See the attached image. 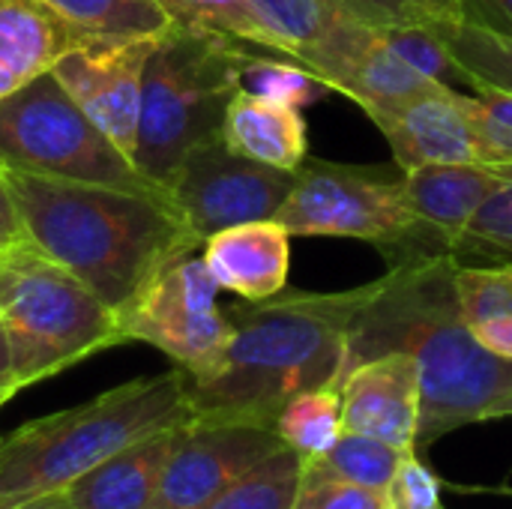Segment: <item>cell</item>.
Instances as JSON below:
<instances>
[{
  "mask_svg": "<svg viewBox=\"0 0 512 509\" xmlns=\"http://www.w3.org/2000/svg\"><path fill=\"white\" fill-rule=\"evenodd\" d=\"M462 18L512 33V0H465Z\"/></svg>",
  "mask_w": 512,
  "mask_h": 509,
  "instance_id": "cell-36",
  "label": "cell"
},
{
  "mask_svg": "<svg viewBox=\"0 0 512 509\" xmlns=\"http://www.w3.org/2000/svg\"><path fill=\"white\" fill-rule=\"evenodd\" d=\"M180 426L162 429L123 447L120 453L108 456L93 471L69 483L63 492L75 509H147Z\"/></svg>",
  "mask_w": 512,
  "mask_h": 509,
  "instance_id": "cell-18",
  "label": "cell"
},
{
  "mask_svg": "<svg viewBox=\"0 0 512 509\" xmlns=\"http://www.w3.org/2000/svg\"><path fill=\"white\" fill-rule=\"evenodd\" d=\"M438 87H447V84L432 81V78L420 75L417 69H411L384 42L381 30H375V36L366 42V48L360 51V57L354 60V66L348 69V75L342 78L336 93H345L348 99H354L375 120V117H381L417 96H426Z\"/></svg>",
  "mask_w": 512,
  "mask_h": 509,
  "instance_id": "cell-20",
  "label": "cell"
},
{
  "mask_svg": "<svg viewBox=\"0 0 512 509\" xmlns=\"http://www.w3.org/2000/svg\"><path fill=\"white\" fill-rule=\"evenodd\" d=\"M222 141L231 153L285 171H297L309 153L300 108L279 105L246 90H237L225 111Z\"/></svg>",
  "mask_w": 512,
  "mask_h": 509,
  "instance_id": "cell-19",
  "label": "cell"
},
{
  "mask_svg": "<svg viewBox=\"0 0 512 509\" xmlns=\"http://www.w3.org/2000/svg\"><path fill=\"white\" fill-rule=\"evenodd\" d=\"M255 6L279 36L285 57L300 66H306L330 42L345 18H351L330 0H255Z\"/></svg>",
  "mask_w": 512,
  "mask_h": 509,
  "instance_id": "cell-23",
  "label": "cell"
},
{
  "mask_svg": "<svg viewBox=\"0 0 512 509\" xmlns=\"http://www.w3.org/2000/svg\"><path fill=\"white\" fill-rule=\"evenodd\" d=\"M294 509H390L387 495L303 468Z\"/></svg>",
  "mask_w": 512,
  "mask_h": 509,
  "instance_id": "cell-32",
  "label": "cell"
},
{
  "mask_svg": "<svg viewBox=\"0 0 512 509\" xmlns=\"http://www.w3.org/2000/svg\"><path fill=\"white\" fill-rule=\"evenodd\" d=\"M390 509H447L441 501V483L420 456H408L384 489Z\"/></svg>",
  "mask_w": 512,
  "mask_h": 509,
  "instance_id": "cell-33",
  "label": "cell"
},
{
  "mask_svg": "<svg viewBox=\"0 0 512 509\" xmlns=\"http://www.w3.org/2000/svg\"><path fill=\"white\" fill-rule=\"evenodd\" d=\"M411 354L420 375L417 456L438 438L512 417V360L492 354L462 318L453 258L390 267L345 339V375L384 354Z\"/></svg>",
  "mask_w": 512,
  "mask_h": 509,
  "instance_id": "cell-1",
  "label": "cell"
},
{
  "mask_svg": "<svg viewBox=\"0 0 512 509\" xmlns=\"http://www.w3.org/2000/svg\"><path fill=\"white\" fill-rule=\"evenodd\" d=\"M273 219L291 237H357L378 249L414 225L405 177L309 156Z\"/></svg>",
  "mask_w": 512,
  "mask_h": 509,
  "instance_id": "cell-9",
  "label": "cell"
},
{
  "mask_svg": "<svg viewBox=\"0 0 512 509\" xmlns=\"http://www.w3.org/2000/svg\"><path fill=\"white\" fill-rule=\"evenodd\" d=\"M243 42L186 24H168L144 66L135 165L171 186L186 156L222 138L225 111L240 87Z\"/></svg>",
  "mask_w": 512,
  "mask_h": 509,
  "instance_id": "cell-5",
  "label": "cell"
},
{
  "mask_svg": "<svg viewBox=\"0 0 512 509\" xmlns=\"http://www.w3.org/2000/svg\"><path fill=\"white\" fill-rule=\"evenodd\" d=\"M81 33L45 0H0V99L60 60Z\"/></svg>",
  "mask_w": 512,
  "mask_h": 509,
  "instance_id": "cell-17",
  "label": "cell"
},
{
  "mask_svg": "<svg viewBox=\"0 0 512 509\" xmlns=\"http://www.w3.org/2000/svg\"><path fill=\"white\" fill-rule=\"evenodd\" d=\"M21 390L18 378H15V366H12V348H9V336L6 327L0 321V408Z\"/></svg>",
  "mask_w": 512,
  "mask_h": 509,
  "instance_id": "cell-39",
  "label": "cell"
},
{
  "mask_svg": "<svg viewBox=\"0 0 512 509\" xmlns=\"http://www.w3.org/2000/svg\"><path fill=\"white\" fill-rule=\"evenodd\" d=\"M21 243H27L24 225H21V213H18L15 198H12V192L6 186V177L0 171V255L12 252Z\"/></svg>",
  "mask_w": 512,
  "mask_h": 509,
  "instance_id": "cell-35",
  "label": "cell"
},
{
  "mask_svg": "<svg viewBox=\"0 0 512 509\" xmlns=\"http://www.w3.org/2000/svg\"><path fill=\"white\" fill-rule=\"evenodd\" d=\"M372 123L387 135L402 171L477 162L471 96L456 87H438L375 117Z\"/></svg>",
  "mask_w": 512,
  "mask_h": 509,
  "instance_id": "cell-14",
  "label": "cell"
},
{
  "mask_svg": "<svg viewBox=\"0 0 512 509\" xmlns=\"http://www.w3.org/2000/svg\"><path fill=\"white\" fill-rule=\"evenodd\" d=\"M450 258L456 267H501L512 264V180L492 192L453 240Z\"/></svg>",
  "mask_w": 512,
  "mask_h": 509,
  "instance_id": "cell-28",
  "label": "cell"
},
{
  "mask_svg": "<svg viewBox=\"0 0 512 509\" xmlns=\"http://www.w3.org/2000/svg\"><path fill=\"white\" fill-rule=\"evenodd\" d=\"M0 171L171 198L72 102L51 72L0 99Z\"/></svg>",
  "mask_w": 512,
  "mask_h": 509,
  "instance_id": "cell-7",
  "label": "cell"
},
{
  "mask_svg": "<svg viewBox=\"0 0 512 509\" xmlns=\"http://www.w3.org/2000/svg\"><path fill=\"white\" fill-rule=\"evenodd\" d=\"M273 432L303 462L324 456L345 432L342 429V390L336 384H327V387H315V390L294 396L279 411Z\"/></svg>",
  "mask_w": 512,
  "mask_h": 509,
  "instance_id": "cell-21",
  "label": "cell"
},
{
  "mask_svg": "<svg viewBox=\"0 0 512 509\" xmlns=\"http://www.w3.org/2000/svg\"><path fill=\"white\" fill-rule=\"evenodd\" d=\"M474 90V96L480 99V105L495 114L501 123L512 126V90H501V87H492V84H483V81H471L468 84Z\"/></svg>",
  "mask_w": 512,
  "mask_h": 509,
  "instance_id": "cell-38",
  "label": "cell"
},
{
  "mask_svg": "<svg viewBox=\"0 0 512 509\" xmlns=\"http://www.w3.org/2000/svg\"><path fill=\"white\" fill-rule=\"evenodd\" d=\"M453 60L471 81L512 90V33L474 21H435Z\"/></svg>",
  "mask_w": 512,
  "mask_h": 509,
  "instance_id": "cell-27",
  "label": "cell"
},
{
  "mask_svg": "<svg viewBox=\"0 0 512 509\" xmlns=\"http://www.w3.org/2000/svg\"><path fill=\"white\" fill-rule=\"evenodd\" d=\"M81 36H159L171 18L159 0H45Z\"/></svg>",
  "mask_w": 512,
  "mask_h": 509,
  "instance_id": "cell-24",
  "label": "cell"
},
{
  "mask_svg": "<svg viewBox=\"0 0 512 509\" xmlns=\"http://www.w3.org/2000/svg\"><path fill=\"white\" fill-rule=\"evenodd\" d=\"M189 420L186 372L126 381L0 438V509L63 492L123 447Z\"/></svg>",
  "mask_w": 512,
  "mask_h": 509,
  "instance_id": "cell-4",
  "label": "cell"
},
{
  "mask_svg": "<svg viewBox=\"0 0 512 509\" xmlns=\"http://www.w3.org/2000/svg\"><path fill=\"white\" fill-rule=\"evenodd\" d=\"M219 291L201 246L177 252L114 312L120 339L153 345L186 378H201L213 369L231 336Z\"/></svg>",
  "mask_w": 512,
  "mask_h": 509,
  "instance_id": "cell-8",
  "label": "cell"
},
{
  "mask_svg": "<svg viewBox=\"0 0 512 509\" xmlns=\"http://www.w3.org/2000/svg\"><path fill=\"white\" fill-rule=\"evenodd\" d=\"M474 336L498 357L512 360V315L510 318H492V321H483V324H474L471 327Z\"/></svg>",
  "mask_w": 512,
  "mask_h": 509,
  "instance_id": "cell-37",
  "label": "cell"
},
{
  "mask_svg": "<svg viewBox=\"0 0 512 509\" xmlns=\"http://www.w3.org/2000/svg\"><path fill=\"white\" fill-rule=\"evenodd\" d=\"M342 429L417 453L420 375L411 354H384L354 366L342 381Z\"/></svg>",
  "mask_w": 512,
  "mask_h": 509,
  "instance_id": "cell-13",
  "label": "cell"
},
{
  "mask_svg": "<svg viewBox=\"0 0 512 509\" xmlns=\"http://www.w3.org/2000/svg\"><path fill=\"white\" fill-rule=\"evenodd\" d=\"M384 42L411 66L417 69L420 75L432 78V81H441L447 87H456V84H468V75L462 72V66L453 60L444 36L438 33L435 21L426 18V21H417V24H405V27H390V30H381Z\"/></svg>",
  "mask_w": 512,
  "mask_h": 509,
  "instance_id": "cell-30",
  "label": "cell"
},
{
  "mask_svg": "<svg viewBox=\"0 0 512 509\" xmlns=\"http://www.w3.org/2000/svg\"><path fill=\"white\" fill-rule=\"evenodd\" d=\"M414 456L402 447H393L387 441L369 438V435H354V432H342L339 441L318 459H306L303 468L321 477H333V480H345L363 489H375L384 492L393 480V474L399 471V465Z\"/></svg>",
  "mask_w": 512,
  "mask_h": 509,
  "instance_id": "cell-22",
  "label": "cell"
},
{
  "mask_svg": "<svg viewBox=\"0 0 512 509\" xmlns=\"http://www.w3.org/2000/svg\"><path fill=\"white\" fill-rule=\"evenodd\" d=\"M330 3L372 30H390V27L426 21V15L411 0H330Z\"/></svg>",
  "mask_w": 512,
  "mask_h": 509,
  "instance_id": "cell-34",
  "label": "cell"
},
{
  "mask_svg": "<svg viewBox=\"0 0 512 509\" xmlns=\"http://www.w3.org/2000/svg\"><path fill=\"white\" fill-rule=\"evenodd\" d=\"M156 36H81L51 75L72 102L135 162L144 66Z\"/></svg>",
  "mask_w": 512,
  "mask_h": 509,
  "instance_id": "cell-11",
  "label": "cell"
},
{
  "mask_svg": "<svg viewBox=\"0 0 512 509\" xmlns=\"http://www.w3.org/2000/svg\"><path fill=\"white\" fill-rule=\"evenodd\" d=\"M375 282L336 294H276L228 306L231 336L201 378H186L189 420L273 429L300 393L342 387L345 339Z\"/></svg>",
  "mask_w": 512,
  "mask_h": 509,
  "instance_id": "cell-2",
  "label": "cell"
},
{
  "mask_svg": "<svg viewBox=\"0 0 512 509\" xmlns=\"http://www.w3.org/2000/svg\"><path fill=\"white\" fill-rule=\"evenodd\" d=\"M0 321L21 390L123 345L114 312L30 243L0 255Z\"/></svg>",
  "mask_w": 512,
  "mask_h": 509,
  "instance_id": "cell-6",
  "label": "cell"
},
{
  "mask_svg": "<svg viewBox=\"0 0 512 509\" xmlns=\"http://www.w3.org/2000/svg\"><path fill=\"white\" fill-rule=\"evenodd\" d=\"M512 180V168L459 162V165H426L405 171V195L414 219L435 231L447 249L465 231L480 204Z\"/></svg>",
  "mask_w": 512,
  "mask_h": 509,
  "instance_id": "cell-16",
  "label": "cell"
},
{
  "mask_svg": "<svg viewBox=\"0 0 512 509\" xmlns=\"http://www.w3.org/2000/svg\"><path fill=\"white\" fill-rule=\"evenodd\" d=\"M432 21H459L465 0H411Z\"/></svg>",
  "mask_w": 512,
  "mask_h": 509,
  "instance_id": "cell-40",
  "label": "cell"
},
{
  "mask_svg": "<svg viewBox=\"0 0 512 509\" xmlns=\"http://www.w3.org/2000/svg\"><path fill=\"white\" fill-rule=\"evenodd\" d=\"M24 237L117 312L168 258L204 246L174 198L3 171Z\"/></svg>",
  "mask_w": 512,
  "mask_h": 509,
  "instance_id": "cell-3",
  "label": "cell"
},
{
  "mask_svg": "<svg viewBox=\"0 0 512 509\" xmlns=\"http://www.w3.org/2000/svg\"><path fill=\"white\" fill-rule=\"evenodd\" d=\"M159 6L168 12L174 24L225 33L243 45L267 48L270 54L285 57L279 36L264 21L255 0H159Z\"/></svg>",
  "mask_w": 512,
  "mask_h": 509,
  "instance_id": "cell-26",
  "label": "cell"
},
{
  "mask_svg": "<svg viewBox=\"0 0 512 509\" xmlns=\"http://www.w3.org/2000/svg\"><path fill=\"white\" fill-rule=\"evenodd\" d=\"M303 459L282 447L195 509H294Z\"/></svg>",
  "mask_w": 512,
  "mask_h": 509,
  "instance_id": "cell-25",
  "label": "cell"
},
{
  "mask_svg": "<svg viewBox=\"0 0 512 509\" xmlns=\"http://www.w3.org/2000/svg\"><path fill=\"white\" fill-rule=\"evenodd\" d=\"M456 294L462 318L474 327L512 315V264L456 267Z\"/></svg>",
  "mask_w": 512,
  "mask_h": 509,
  "instance_id": "cell-31",
  "label": "cell"
},
{
  "mask_svg": "<svg viewBox=\"0 0 512 509\" xmlns=\"http://www.w3.org/2000/svg\"><path fill=\"white\" fill-rule=\"evenodd\" d=\"M294 174L231 153L216 138L186 156L168 192L189 231L204 243L225 228L273 219L294 186Z\"/></svg>",
  "mask_w": 512,
  "mask_h": 509,
  "instance_id": "cell-10",
  "label": "cell"
},
{
  "mask_svg": "<svg viewBox=\"0 0 512 509\" xmlns=\"http://www.w3.org/2000/svg\"><path fill=\"white\" fill-rule=\"evenodd\" d=\"M201 255L222 291L258 303L282 294L288 285L291 234L276 219H258L207 237Z\"/></svg>",
  "mask_w": 512,
  "mask_h": 509,
  "instance_id": "cell-15",
  "label": "cell"
},
{
  "mask_svg": "<svg viewBox=\"0 0 512 509\" xmlns=\"http://www.w3.org/2000/svg\"><path fill=\"white\" fill-rule=\"evenodd\" d=\"M273 429L186 420L177 429L156 495L147 509H195L282 450Z\"/></svg>",
  "mask_w": 512,
  "mask_h": 509,
  "instance_id": "cell-12",
  "label": "cell"
},
{
  "mask_svg": "<svg viewBox=\"0 0 512 509\" xmlns=\"http://www.w3.org/2000/svg\"><path fill=\"white\" fill-rule=\"evenodd\" d=\"M9 509H75V504L69 501L66 492H48V495H39V498H30V501H21Z\"/></svg>",
  "mask_w": 512,
  "mask_h": 509,
  "instance_id": "cell-41",
  "label": "cell"
},
{
  "mask_svg": "<svg viewBox=\"0 0 512 509\" xmlns=\"http://www.w3.org/2000/svg\"><path fill=\"white\" fill-rule=\"evenodd\" d=\"M240 87L246 93H255L261 99H270V102H279V105H291V108L312 105L318 96H324L330 90L306 66H300L294 60L258 57L252 51L243 60Z\"/></svg>",
  "mask_w": 512,
  "mask_h": 509,
  "instance_id": "cell-29",
  "label": "cell"
}]
</instances>
